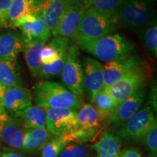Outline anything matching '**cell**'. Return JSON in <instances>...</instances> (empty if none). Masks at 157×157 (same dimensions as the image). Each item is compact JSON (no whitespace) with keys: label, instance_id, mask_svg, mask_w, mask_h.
Instances as JSON below:
<instances>
[{"label":"cell","instance_id":"obj_1","mask_svg":"<svg viewBox=\"0 0 157 157\" xmlns=\"http://www.w3.org/2000/svg\"><path fill=\"white\" fill-rule=\"evenodd\" d=\"M74 42L82 50L105 63L131 56L135 49L134 43L120 34H109L95 39L77 38Z\"/></svg>","mask_w":157,"mask_h":157},{"label":"cell","instance_id":"obj_2","mask_svg":"<svg viewBox=\"0 0 157 157\" xmlns=\"http://www.w3.org/2000/svg\"><path fill=\"white\" fill-rule=\"evenodd\" d=\"M36 106L43 109H67L77 111L83 105L82 100L61 84L50 81H41L33 87Z\"/></svg>","mask_w":157,"mask_h":157},{"label":"cell","instance_id":"obj_3","mask_svg":"<svg viewBox=\"0 0 157 157\" xmlns=\"http://www.w3.org/2000/svg\"><path fill=\"white\" fill-rule=\"evenodd\" d=\"M120 28L118 13H107L88 8L84 11L74 40L77 38H101L113 34Z\"/></svg>","mask_w":157,"mask_h":157},{"label":"cell","instance_id":"obj_4","mask_svg":"<svg viewBox=\"0 0 157 157\" xmlns=\"http://www.w3.org/2000/svg\"><path fill=\"white\" fill-rule=\"evenodd\" d=\"M154 5L148 0H123L118 10L121 27L140 32L155 18Z\"/></svg>","mask_w":157,"mask_h":157},{"label":"cell","instance_id":"obj_5","mask_svg":"<svg viewBox=\"0 0 157 157\" xmlns=\"http://www.w3.org/2000/svg\"><path fill=\"white\" fill-rule=\"evenodd\" d=\"M69 47L70 39L62 36H54L44 44L41 52L42 66L39 78H48L60 74Z\"/></svg>","mask_w":157,"mask_h":157},{"label":"cell","instance_id":"obj_6","mask_svg":"<svg viewBox=\"0 0 157 157\" xmlns=\"http://www.w3.org/2000/svg\"><path fill=\"white\" fill-rule=\"evenodd\" d=\"M156 120L154 111L149 105H146L121 124L115 135L121 143L140 142Z\"/></svg>","mask_w":157,"mask_h":157},{"label":"cell","instance_id":"obj_7","mask_svg":"<svg viewBox=\"0 0 157 157\" xmlns=\"http://www.w3.org/2000/svg\"><path fill=\"white\" fill-rule=\"evenodd\" d=\"M148 76L147 67L143 62L129 71L114 84L106 88V90L117 105H119L137 90L144 87Z\"/></svg>","mask_w":157,"mask_h":157},{"label":"cell","instance_id":"obj_8","mask_svg":"<svg viewBox=\"0 0 157 157\" xmlns=\"http://www.w3.org/2000/svg\"><path fill=\"white\" fill-rule=\"evenodd\" d=\"M60 73L66 87L77 97H82L84 93V73L76 44L70 45Z\"/></svg>","mask_w":157,"mask_h":157},{"label":"cell","instance_id":"obj_9","mask_svg":"<svg viewBox=\"0 0 157 157\" xmlns=\"http://www.w3.org/2000/svg\"><path fill=\"white\" fill-rule=\"evenodd\" d=\"M46 129L52 136L68 135L78 128L77 111L67 109H44Z\"/></svg>","mask_w":157,"mask_h":157},{"label":"cell","instance_id":"obj_10","mask_svg":"<svg viewBox=\"0 0 157 157\" xmlns=\"http://www.w3.org/2000/svg\"><path fill=\"white\" fill-rule=\"evenodd\" d=\"M82 5V0H43L40 15L51 32L68 11Z\"/></svg>","mask_w":157,"mask_h":157},{"label":"cell","instance_id":"obj_11","mask_svg":"<svg viewBox=\"0 0 157 157\" xmlns=\"http://www.w3.org/2000/svg\"><path fill=\"white\" fill-rule=\"evenodd\" d=\"M25 128L14 116L7 113L0 117V145L20 151Z\"/></svg>","mask_w":157,"mask_h":157},{"label":"cell","instance_id":"obj_12","mask_svg":"<svg viewBox=\"0 0 157 157\" xmlns=\"http://www.w3.org/2000/svg\"><path fill=\"white\" fill-rule=\"evenodd\" d=\"M15 28L21 29L25 42L39 40L47 42L51 36V32L47 28L40 13L22 17L17 21Z\"/></svg>","mask_w":157,"mask_h":157},{"label":"cell","instance_id":"obj_13","mask_svg":"<svg viewBox=\"0 0 157 157\" xmlns=\"http://www.w3.org/2000/svg\"><path fill=\"white\" fill-rule=\"evenodd\" d=\"M84 88L89 93L93 102L94 98L104 87L103 65L94 58L84 59Z\"/></svg>","mask_w":157,"mask_h":157},{"label":"cell","instance_id":"obj_14","mask_svg":"<svg viewBox=\"0 0 157 157\" xmlns=\"http://www.w3.org/2000/svg\"><path fill=\"white\" fill-rule=\"evenodd\" d=\"M32 104V95L24 87L6 88L1 98V105L7 114L13 116L31 106Z\"/></svg>","mask_w":157,"mask_h":157},{"label":"cell","instance_id":"obj_15","mask_svg":"<svg viewBox=\"0 0 157 157\" xmlns=\"http://www.w3.org/2000/svg\"><path fill=\"white\" fill-rule=\"evenodd\" d=\"M143 61L137 56H129L117 61L106 63L103 66L104 87L108 88L125 76Z\"/></svg>","mask_w":157,"mask_h":157},{"label":"cell","instance_id":"obj_16","mask_svg":"<svg viewBox=\"0 0 157 157\" xmlns=\"http://www.w3.org/2000/svg\"><path fill=\"white\" fill-rule=\"evenodd\" d=\"M146 91L144 87L138 90L132 96L118 105L114 114L109 121V124L119 127L137 112L146 98Z\"/></svg>","mask_w":157,"mask_h":157},{"label":"cell","instance_id":"obj_17","mask_svg":"<svg viewBox=\"0 0 157 157\" xmlns=\"http://www.w3.org/2000/svg\"><path fill=\"white\" fill-rule=\"evenodd\" d=\"M85 10L84 5H82L68 11L51 31V35L74 40Z\"/></svg>","mask_w":157,"mask_h":157},{"label":"cell","instance_id":"obj_18","mask_svg":"<svg viewBox=\"0 0 157 157\" xmlns=\"http://www.w3.org/2000/svg\"><path fill=\"white\" fill-rule=\"evenodd\" d=\"M24 79L17 58L0 59V84L5 88L23 87Z\"/></svg>","mask_w":157,"mask_h":157},{"label":"cell","instance_id":"obj_19","mask_svg":"<svg viewBox=\"0 0 157 157\" xmlns=\"http://www.w3.org/2000/svg\"><path fill=\"white\" fill-rule=\"evenodd\" d=\"M25 44L24 37L15 31H7L0 34V59L17 58Z\"/></svg>","mask_w":157,"mask_h":157},{"label":"cell","instance_id":"obj_20","mask_svg":"<svg viewBox=\"0 0 157 157\" xmlns=\"http://www.w3.org/2000/svg\"><path fill=\"white\" fill-rule=\"evenodd\" d=\"M52 136L46 128L25 129L23 144L19 151L23 154H36L41 151Z\"/></svg>","mask_w":157,"mask_h":157},{"label":"cell","instance_id":"obj_21","mask_svg":"<svg viewBox=\"0 0 157 157\" xmlns=\"http://www.w3.org/2000/svg\"><path fill=\"white\" fill-rule=\"evenodd\" d=\"M122 143L115 135L105 130L101 132L98 140L91 147L96 157H119Z\"/></svg>","mask_w":157,"mask_h":157},{"label":"cell","instance_id":"obj_22","mask_svg":"<svg viewBox=\"0 0 157 157\" xmlns=\"http://www.w3.org/2000/svg\"><path fill=\"white\" fill-rule=\"evenodd\" d=\"M43 0H13L9 10V26L15 28L17 21L29 15L40 13Z\"/></svg>","mask_w":157,"mask_h":157},{"label":"cell","instance_id":"obj_23","mask_svg":"<svg viewBox=\"0 0 157 157\" xmlns=\"http://www.w3.org/2000/svg\"><path fill=\"white\" fill-rule=\"evenodd\" d=\"M13 116L18 119L25 129L46 128V113L42 108L31 105Z\"/></svg>","mask_w":157,"mask_h":157},{"label":"cell","instance_id":"obj_24","mask_svg":"<svg viewBox=\"0 0 157 157\" xmlns=\"http://www.w3.org/2000/svg\"><path fill=\"white\" fill-rule=\"evenodd\" d=\"M46 42L39 40L25 42L23 51L24 58L31 76L34 78H38L42 66L41 52Z\"/></svg>","mask_w":157,"mask_h":157},{"label":"cell","instance_id":"obj_25","mask_svg":"<svg viewBox=\"0 0 157 157\" xmlns=\"http://www.w3.org/2000/svg\"><path fill=\"white\" fill-rule=\"evenodd\" d=\"M92 103H94L95 105L93 106L99 113L103 121H109L114 114L118 107L117 103L105 87L98 93Z\"/></svg>","mask_w":157,"mask_h":157},{"label":"cell","instance_id":"obj_26","mask_svg":"<svg viewBox=\"0 0 157 157\" xmlns=\"http://www.w3.org/2000/svg\"><path fill=\"white\" fill-rule=\"evenodd\" d=\"M78 127L83 128H103V119L92 104H83L76 112Z\"/></svg>","mask_w":157,"mask_h":157},{"label":"cell","instance_id":"obj_27","mask_svg":"<svg viewBox=\"0 0 157 157\" xmlns=\"http://www.w3.org/2000/svg\"><path fill=\"white\" fill-rule=\"evenodd\" d=\"M140 39L146 52L155 59L157 58V24L156 17L148 26L140 31Z\"/></svg>","mask_w":157,"mask_h":157},{"label":"cell","instance_id":"obj_28","mask_svg":"<svg viewBox=\"0 0 157 157\" xmlns=\"http://www.w3.org/2000/svg\"><path fill=\"white\" fill-rule=\"evenodd\" d=\"M70 141L66 135L52 136L41 150L40 157H59L60 153Z\"/></svg>","mask_w":157,"mask_h":157},{"label":"cell","instance_id":"obj_29","mask_svg":"<svg viewBox=\"0 0 157 157\" xmlns=\"http://www.w3.org/2000/svg\"><path fill=\"white\" fill-rule=\"evenodd\" d=\"M103 128H83L78 127L75 132L66 135L70 143L84 144L93 142L99 136Z\"/></svg>","mask_w":157,"mask_h":157},{"label":"cell","instance_id":"obj_30","mask_svg":"<svg viewBox=\"0 0 157 157\" xmlns=\"http://www.w3.org/2000/svg\"><path fill=\"white\" fill-rule=\"evenodd\" d=\"M85 9L93 8L107 13H118L123 0H82Z\"/></svg>","mask_w":157,"mask_h":157},{"label":"cell","instance_id":"obj_31","mask_svg":"<svg viewBox=\"0 0 157 157\" xmlns=\"http://www.w3.org/2000/svg\"><path fill=\"white\" fill-rule=\"evenodd\" d=\"M93 151L90 146L70 143L63 149L59 157H91Z\"/></svg>","mask_w":157,"mask_h":157},{"label":"cell","instance_id":"obj_32","mask_svg":"<svg viewBox=\"0 0 157 157\" xmlns=\"http://www.w3.org/2000/svg\"><path fill=\"white\" fill-rule=\"evenodd\" d=\"M143 142L150 155H156L157 153V122L154 121L143 139Z\"/></svg>","mask_w":157,"mask_h":157},{"label":"cell","instance_id":"obj_33","mask_svg":"<svg viewBox=\"0 0 157 157\" xmlns=\"http://www.w3.org/2000/svg\"><path fill=\"white\" fill-rule=\"evenodd\" d=\"M13 0H0V29L9 26V10Z\"/></svg>","mask_w":157,"mask_h":157},{"label":"cell","instance_id":"obj_34","mask_svg":"<svg viewBox=\"0 0 157 157\" xmlns=\"http://www.w3.org/2000/svg\"><path fill=\"white\" fill-rule=\"evenodd\" d=\"M0 157H27L25 154L17 150L8 148V147H1Z\"/></svg>","mask_w":157,"mask_h":157},{"label":"cell","instance_id":"obj_35","mask_svg":"<svg viewBox=\"0 0 157 157\" xmlns=\"http://www.w3.org/2000/svg\"><path fill=\"white\" fill-rule=\"evenodd\" d=\"M149 104L153 111H156L157 110V86L156 81L153 82L151 88V93L149 95Z\"/></svg>","mask_w":157,"mask_h":157},{"label":"cell","instance_id":"obj_36","mask_svg":"<svg viewBox=\"0 0 157 157\" xmlns=\"http://www.w3.org/2000/svg\"><path fill=\"white\" fill-rule=\"evenodd\" d=\"M119 157H143L138 148L135 147H128L121 151Z\"/></svg>","mask_w":157,"mask_h":157},{"label":"cell","instance_id":"obj_37","mask_svg":"<svg viewBox=\"0 0 157 157\" xmlns=\"http://www.w3.org/2000/svg\"><path fill=\"white\" fill-rule=\"evenodd\" d=\"M5 90H6V88L2 87V86L0 84V101H1V98H2L4 93H5Z\"/></svg>","mask_w":157,"mask_h":157},{"label":"cell","instance_id":"obj_38","mask_svg":"<svg viewBox=\"0 0 157 157\" xmlns=\"http://www.w3.org/2000/svg\"><path fill=\"white\" fill-rule=\"evenodd\" d=\"M6 113H7V112H6L5 110H4L2 106V105H0V117H3V116L5 115Z\"/></svg>","mask_w":157,"mask_h":157},{"label":"cell","instance_id":"obj_39","mask_svg":"<svg viewBox=\"0 0 157 157\" xmlns=\"http://www.w3.org/2000/svg\"><path fill=\"white\" fill-rule=\"evenodd\" d=\"M148 1H149V2H152V3H156V0H148Z\"/></svg>","mask_w":157,"mask_h":157},{"label":"cell","instance_id":"obj_40","mask_svg":"<svg viewBox=\"0 0 157 157\" xmlns=\"http://www.w3.org/2000/svg\"><path fill=\"white\" fill-rule=\"evenodd\" d=\"M148 157H157L156 155H150Z\"/></svg>","mask_w":157,"mask_h":157},{"label":"cell","instance_id":"obj_41","mask_svg":"<svg viewBox=\"0 0 157 157\" xmlns=\"http://www.w3.org/2000/svg\"><path fill=\"white\" fill-rule=\"evenodd\" d=\"M0 154H1V146H0Z\"/></svg>","mask_w":157,"mask_h":157},{"label":"cell","instance_id":"obj_42","mask_svg":"<svg viewBox=\"0 0 157 157\" xmlns=\"http://www.w3.org/2000/svg\"><path fill=\"white\" fill-rule=\"evenodd\" d=\"M0 105H1V101H0Z\"/></svg>","mask_w":157,"mask_h":157}]
</instances>
